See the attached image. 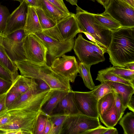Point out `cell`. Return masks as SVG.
Masks as SVG:
<instances>
[{"label": "cell", "instance_id": "obj_1", "mask_svg": "<svg viewBox=\"0 0 134 134\" xmlns=\"http://www.w3.org/2000/svg\"><path fill=\"white\" fill-rule=\"evenodd\" d=\"M107 53L113 66L124 68L134 62V27H121L111 32Z\"/></svg>", "mask_w": 134, "mask_h": 134}, {"label": "cell", "instance_id": "obj_2", "mask_svg": "<svg viewBox=\"0 0 134 134\" xmlns=\"http://www.w3.org/2000/svg\"><path fill=\"white\" fill-rule=\"evenodd\" d=\"M14 63L22 76L42 80L47 83L52 90L68 91L72 90L70 81L55 72L47 64L39 66L27 60L16 61Z\"/></svg>", "mask_w": 134, "mask_h": 134}, {"label": "cell", "instance_id": "obj_3", "mask_svg": "<svg viewBox=\"0 0 134 134\" xmlns=\"http://www.w3.org/2000/svg\"><path fill=\"white\" fill-rule=\"evenodd\" d=\"M77 6L75 15L81 33L86 32L92 36L100 47L107 53L111 39V31L99 24L95 19L93 13Z\"/></svg>", "mask_w": 134, "mask_h": 134}, {"label": "cell", "instance_id": "obj_4", "mask_svg": "<svg viewBox=\"0 0 134 134\" xmlns=\"http://www.w3.org/2000/svg\"><path fill=\"white\" fill-rule=\"evenodd\" d=\"M55 91L50 89L41 92L38 90L37 88H30L20 95L7 108V111L20 110L27 111L40 113L43 107Z\"/></svg>", "mask_w": 134, "mask_h": 134}, {"label": "cell", "instance_id": "obj_5", "mask_svg": "<svg viewBox=\"0 0 134 134\" xmlns=\"http://www.w3.org/2000/svg\"><path fill=\"white\" fill-rule=\"evenodd\" d=\"M42 32L57 41L64 42L71 40L81 33L75 14L70 13L57 22L53 27Z\"/></svg>", "mask_w": 134, "mask_h": 134}, {"label": "cell", "instance_id": "obj_6", "mask_svg": "<svg viewBox=\"0 0 134 134\" xmlns=\"http://www.w3.org/2000/svg\"><path fill=\"white\" fill-rule=\"evenodd\" d=\"M26 35L21 29L6 35L0 32V44L13 62L27 60L23 47V41Z\"/></svg>", "mask_w": 134, "mask_h": 134}, {"label": "cell", "instance_id": "obj_7", "mask_svg": "<svg viewBox=\"0 0 134 134\" xmlns=\"http://www.w3.org/2000/svg\"><path fill=\"white\" fill-rule=\"evenodd\" d=\"M8 111L10 115V120L7 124L0 127L3 130L21 129L35 134L36 124L40 113H35L20 110Z\"/></svg>", "mask_w": 134, "mask_h": 134}, {"label": "cell", "instance_id": "obj_8", "mask_svg": "<svg viewBox=\"0 0 134 134\" xmlns=\"http://www.w3.org/2000/svg\"><path fill=\"white\" fill-rule=\"evenodd\" d=\"M23 42L27 60L39 66L47 64V49L39 37L35 34H29L26 35Z\"/></svg>", "mask_w": 134, "mask_h": 134}, {"label": "cell", "instance_id": "obj_9", "mask_svg": "<svg viewBox=\"0 0 134 134\" xmlns=\"http://www.w3.org/2000/svg\"><path fill=\"white\" fill-rule=\"evenodd\" d=\"M100 125L99 118L81 114L69 115L64 123L60 134H83L85 131Z\"/></svg>", "mask_w": 134, "mask_h": 134}, {"label": "cell", "instance_id": "obj_10", "mask_svg": "<svg viewBox=\"0 0 134 134\" xmlns=\"http://www.w3.org/2000/svg\"><path fill=\"white\" fill-rule=\"evenodd\" d=\"M104 12L109 14L122 27H134V8L120 0H110Z\"/></svg>", "mask_w": 134, "mask_h": 134}, {"label": "cell", "instance_id": "obj_11", "mask_svg": "<svg viewBox=\"0 0 134 134\" xmlns=\"http://www.w3.org/2000/svg\"><path fill=\"white\" fill-rule=\"evenodd\" d=\"M73 49L80 62L87 65L91 66L105 60L104 56L93 51L90 41L85 39L81 34L75 41Z\"/></svg>", "mask_w": 134, "mask_h": 134}, {"label": "cell", "instance_id": "obj_12", "mask_svg": "<svg viewBox=\"0 0 134 134\" xmlns=\"http://www.w3.org/2000/svg\"><path fill=\"white\" fill-rule=\"evenodd\" d=\"M50 66L55 72L72 83L74 82L79 73V64L74 56L64 54L54 59Z\"/></svg>", "mask_w": 134, "mask_h": 134}, {"label": "cell", "instance_id": "obj_13", "mask_svg": "<svg viewBox=\"0 0 134 134\" xmlns=\"http://www.w3.org/2000/svg\"><path fill=\"white\" fill-rule=\"evenodd\" d=\"M41 40L47 49V54L54 59L61 57L73 48L75 40L73 38L64 42L59 41L47 35L42 31L35 33Z\"/></svg>", "mask_w": 134, "mask_h": 134}, {"label": "cell", "instance_id": "obj_14", "mask_svg": "<svg viewBox=\"0 0 134 134\" xmlns=\"http://www.w3.org/2000/svg\"><path fill=\"white\" fill-rule=\"evenodd\" d=\"M75 100L80 113L89 117L99 118L98 100L92 91H74Z\"/></svg>", "mask_w": 134, "mask_h": 134}, {"label": "cell", "instance_id": "obj_15", "mask_svg": "<svg viewBox=\"0 0 134 134\" xmlns=\"http://www.w3.org/2000/svg\"><path fill=\"white\" fill-rule=\"evenodd\" d=\"M28 5L24 0L10 14L7 20L3 33L8 35L18 30L24 29L25 24Z\"/></svg>", "mask_w": 134, "mask_h": 134}, {"label": "cell", "instance_id": "obj_16", "mask_svg": "<svg viewBox=\"0 0 134 134\" xmlns=\"http://www.w3.org/2000/svg\"><path fill=\"white\" fill-rule=\"evenodd\" d=\"M53 111L62 113L67 115L81 114L77 106L74 91L68 92L61 99Z\"/></svg>", "mask_w": 134, "mask_h": 134}, {"label": "cell", "instance_id": "obj_17", "mask_svg": "<svg viewBox=\"0 0 134 134\" xmlns=\"http://www.w3.org/2000/svg\"><path fill=\"white\" fill-rule=\"evenodd\" d=\"M103 81L110 86L113 92H115L121 95L123 110L125 111L130 99L134 93V87L122 83L108 81Z\"/></svg>", "mask_w": 134, "mask_h": 134}, {"label": "cell", "instance_id": "obj_18", "mask_svg": "<svg viewBox=\"0 0 134 134\" xmlns=\"http://www.w3.org/2000/svg\"><path fill=\"white\" fill-rule=\"evenodd\" d=\"M26 35L42 31L36 12V7L29 5L25 25L24 28Z\"/></svg>", "mask_w": 134, "mask_h": 134}, {"label": "cell", "instance_id": "obj_19", "mask_svg": "<svg viewBox=\"0 0 134 134\" xmlns=\"http://www.w3.org/2000/svg\"><path fill=\"white\" fill-rule=\"evenodd\" d=\"M38 7L41 8L48 16L57 23L69 14L64 13L47 0H38Z\"/></svg>", "mask_w": 134, "mask_h": 134}, {"label": "cell", "instance_id": "obj_20", "mask_svg": "<svg viewBox=\"0 0 134 134\" xmlns=\"http://www.w3.org/2000/svg\"><path fill=\"white\" fill-rule=\"evenodd\" d=\"M0 65L11 75L13 83L19 76L18 69L15 63L9 58L3 47L0 44Z\"/></svg>", "mask_w": 134, "mask_h": 134}, {"label": "cell", "instance_id": "obj_21", "mask_svg": "<svg viewBox=\"0 0 134 134\" xmlns=\"http://www.w3.org/2000/svg\"><path fill=\"white\" fill-rule=\"evenodd\" d=\"M95 19L100 25L112 32L122 27L120 24L108 13L93 14Z\"/></svg>", "mask_w": 134, "mask_h": 134}, {"label": "cell", "instance_id": "obj_22", "mask_svg": "<svg viewBox=\"0 0 134 134\" xmlns=\"http://www.w3.org/2000/svg\"><path fill=\"white\" fill-rule=\"evenodd\" d=\"M98 72L111 74L134 84V70L113 66L112 67L100 70Z\"/></svg>", "mask_w": 134, "mask_h": 134}, {"label": "cell", "instance_id": "obj_23", "mask_svg": "<svg viewBox=\"0 0 134 134\" xmlns=\"http://www.w3.org/2000/svg\"><path fill=\"white\" fill-rule=\"evenodd\" d=\"M69 91L61 90L55 91L44 106L42 111L48 115H50L53 114L54 110L61 99Z\"/></svg>", "mask_w": 134, "mask_h": 134}, {"label": "cell", "instance_id": "obj_24", "mask_svg": "<svg viewBox=\"0 0 134 134\" xmlns=\"http://www.w3.org/2000/svg\"><path fill=\"white\" fill-rule=\"evenodd\" d=\"M99 117L101 122L107 127H114L119 121L115 102L110 109L99 115Z\"/></svg>", "mask_w": 134, "mask_h": 134}, {"label": "cell", "instance_id": "obj_25", "mask_svg": "<svg viewBox=\"0 0 134 134\" xmlns=\"http://www.w3.org/2000/svg\"><path fill=\"white\" fill-rule=\"evenodd\" d=\"M14 85L20 96L30 88L37 87V84L34 79L21 75L18 76L15 81Z\"/></svg>", "mask_w": 134, "mask_h": 134}, {"label": "cell", "instance_id": "obj_26", "mask_svg": "<svg viewBox=\"0 0 134 134\" xmlns=\"http://www.w3.org/2000/svg\"><path fill=\"white\" fill-rule=\"evenodd\" d=\"M67 116L63 113L48 115L51 124V127L48 134H60Z\"/></svg>", "mask_w": 134, "mask_h": 134}, {"label": "cell", "instance_id": "obj_27", "mask_svg": "<svg viewBox=\"0 0 134 134\" xmlns=\"http://www.w3.org/2000/svg\"><path fill=\"white\" fill-rule=\"evenodd\" d=\"M91 67L80 62L79 64V73L85 86L90 90H92L95 86L90 73Z\"/></svg>", "mask_w": 134, "mask_h": 134}, {"label": "cell", "instance_id": "obj_28", "mask_svg": "<svg viewBox=\"0 0 134 134\" xmlns=\"http://www.w3.org/2000/svg\"><path fill=\"white\" fill-rule=\"evenodd\" d=\"M120 120L119 124L124 134H134V112H127Z\"/></svg>", "mask_w": 134, "mask_h": 134}, {"label": "cell", "instance_id": "obj_29", "mask_svg": "<svg viewBox=\"0 0 134 134\" xmlns=\"http://www.w3.org/2000/svg\"><path fill=\"white\" fill-rule=\"evenodd\" d=\"M114 102V97L113 93L107 94L98 100L97 108L99 115L110 109Z\"/></svg>", "mask_w": 134, "mask_h": 134}, {"label": "cell", "instance_id": "obj_30", "mask_svg": "<svg viewBox=\"0 0 134 134\" xmlns=\"http://www.w3.org/2000/svg\"><path fill=\"white\" fill-rule=\"evenodd\" d=\"M36 13L43 30L50 29L56 25L57 23L48 16L40 7H36Z\"/></svg>", "mask_w": 134, "mask_h": 134}, {"label": "cell", "instance_id": "obj_31", "mask_svg": "<svg viewBox=\"0 0 134 134\" xmlns=\"http://www.w3.org/2000/svg\"><path fill=\"white\" fill-rule=\"evenodd\" d=\"M96 80L100 82L103 81H108L122 83L134 87V83L131 82L109 73L98 72Z\"/></svg>", "mask_w": 134, "mask_h": 134}, {"label": "cell", "instance_id": "obj_32", "mask_svg": "<svg viewBox=\"0 0 134 134\" xmlns=\"http://www.w3.org/2000/svg\"><path fill=\"white\" fill-rule=\"evenodd\" d=\"M91 91L98 101L107 94L113 93V90L110 86L104 81L101 82L100 85L95 86Z\"/></svg>", "mask_w": 134, "mask_h": 134}, {"label": "cell", "instance_id": "obj_33", "mask_svg": "<svg viewBox=\"0 0 134 134\" xmlns=\"http://www.w3.org/2000/svg\"><path fill=\"white\" fill-rule=\"evenodd\" d=\"M48 116L42 110L41 112L37 121L35 134H44Z\"/></svg>", "mask_w": 134, "mask_h": 134}, {"label": "cell", "instance_id": "obj_34", "mask_svg": "<svg viewBox=\"0 0 134 134\" xmlns=\"http://www.w3.org/2000/svg\"><path fill=\"white\" fill-rule=\"evenodd\" d=\"M10 14L8 8L0 4V32H3Z\"/></svg>", "mask_w": 134, "mask_h": 134}, {"label": "cell", "instance_id": "obj_35", "mask_svg": "<svg viewBox=\"0 0 134 134\" xmlns=\"http://www.w3.org/2000/svg\"><path fill=\"white\" fill-rule=\"evenodd\" d=\"M11 87L7 92L5 99V105L7 109L13 104L18 98L20 96L15 86Z\"/></svg>", "mask_w": 134, "mask_h": 134}, {"label": "cell", "instance_id": "obj_36", "mask_svg": "<svg viewBox=\"0 0 134 134\" xmlns=\"http://www.w3.org/2000/svg\"><path fill=\"white\" fill-rule=\"evenodd\" d=\"M115 107L117 111L119 120L122 118L124 113L121 95L115 92H113Z\"/></svg>", "mask_w": 134, "mask_h": 134}, {"label": "cell", "instance_id": "obj_37", "mask_svg": "<svg viewBox=\"0 0 134 134\" xmlns=\"http://www.w3.org/2000/svg\"><path fill=\"white\" fill-rule=\"evenodd\" d=\"M13 84L12 81L0 77V96L7 92L12 87Z\"/></svg>", "mask_w": 134, "mask_h": 134}, {"label": "cell", "instance_id": "obj_38", "mask_svg": "<svg viewBox=\"0 0 134 134\" xmlns=\"http://www.w3.org/2000/svg\"><path fill=\"white\" fill-rule=\"evenodd\" d=\"M54 5L64 13L68 14L70 13L63 0H47Z\"/></svg>", "mask_w": 134, "mask_h": 134}, {"label": "cell", "instance_id": "obj_39", "mask_svg": "<svg viewBox=\"0 0 134 134\" xmlns=\"http://www.w3.org/2000/svg\"><path fill=\"white\" fill-rule=\"evenodd\" d=\"M15 82L10 88L5 93L0 96V115L7 111V109L5 105V99L7 94L9 91L14 85Z\"/></svg>", "mask_w": 134, "mask_h": 134}, {"label": "cell", "instance_id": "obj_40", "mask_svg": "<svg viewBox=\"0 0 134 134\" xmlns=\"http://www.w3.org/2000/svg\"><path fill=\"white\" fill-rule=\"evenodd\" d=\"M108 129L100 125L96 128L85 131L83 134H103Z\"/></svg>", "mask_w": 134, "mask_h": 134}, {"label": "cell", "instance_id": "obj_41", "mask_svg": "<svg viewBox=\"0 0 134 134\" xmlns=\"http://www.w3.org/2000/svg\"><path fill=\"white\" fill-rule=\"evenodd\" d=\"M34 80L37 84V88L38 91L43 92L51 89L49 85L44 81L40 80Z\"/></svg>", "mask_w": 134, "mask_h": 134}, {"label": "cell", "instance_id": "obj_42", "mask_svg": "<svg viewBox=\"0 0 134 134\" xmlns=\"http://www.w3.org/2000/svg\"><path fill=\"white\" fill-rule=\"evenodd\" d=\"M10 119V115L7 111L0 115V127L8 123Z\"/></svg>", "mask_w": 134, "mask_h": 134}, {"label": "cell", "instance_id": "obj_43", "mask_svg": "<svg viewBox=\"0 0 134 134\" xmlns=\"http://www.w3.org/2000/svg\"><path fill=\"white\" fill-rule=\"evenodd\" d=\"M0 77L6 80L11 81L13 82V78L11 74L0 65Z\"/></svg>", "mask_w": 134, "mask_h": 134}, {"label": "cell", "instance_id": "obj_44", "mask_svg": "<svg viewBox=\"0 0 134 134\" xmlns=\"http://www.w3.org/2000/svg\"><path fill=\"white\" fill-rule=\"evenodd\" d=\"M90 42L91 47L94 51L102 56H104V54L105 52L103 50L92 42L90 41Z\"/></svg>", "mask_w": 134, "mask_h": 134}, {"label": "cell", "instance_id": "obj_45", "mask_svg": "<svg viewBox=\"0 0 134 134\" xmlns=\"http://www.w3.org/2000/svg\"><path fill=\"white\" fill-rule=\"evenodd\" d=\"M127 108L129 109L134 112V97L132 96L127 105Z\"/></svg>", "mask_w": 134, "mask_h": 134}, {"label": "cell", "instance_id": "obj_46", "mask_svg": "<svg viewBox=\"0 0 134 134\" xmlns=\"http://www.w3.org/2000/svg\"><path fill=\"white\" fill-rule=\"evenodd\" d=\"M118 134V131L115 128L113 127L108 128L103 134Z\"/></svg>", "mask_w": 134, "mask_h": 134}, {"label": "cell", "instance_id": "obj_47", "mask_svg": "<svg viewBox=\"0 0 134 134\" xmlns=\"http://www.w3.org/2000/svg\"><path fill=\"white\" fill-rule=\"evenodd\" d=\"M51 127V124L48 116L44 134H48Z\"/></svg>", "mask_w": 134, "mask_h": 134}, {"label": "cell", "instance_id": "obj_48", "mask_svg": "<svg viewBox=\"0 0 134 134\" xmlns=\"http://www.w3.org/2000/svg\"><path fill=\"white\" fill-rule=\"evenodd\" d=\"M82 33H84L89 40L100 47L99 44L97 41L92 36L86 32H82Z\"/></svg>", "mask_w": 134, "mask_h": 134}, {"label": "cell", "instance_id": "obj_49", "mask_svg": "<svg viewBox=\"0 0 134 134\" xmlns=\"http://www.w3.org/2000/svg\"><path fill=\"white\" fill-rule=\"evenodd\" d=\"M28 5H30L34 7L38 6V0H24Z\"/></svg>", "mask_w": 134, "mask_h": 134}, {"label": "cell", "instance_id": "obj_50", "mask_svg": "<svg viewBox=\"0 0 134 134\" xmlns=\"http://www.w3.org/2000/svg\"><path fill=\"white\" fill-rule=\"evenodd\" d=\"M98 3L102 5L105 9L107 7L110 0H96Z\"/></svg>", "mask_w": 134, "mask_h": 134}, {"label": "cell", "instance_id": "obj_51", "mask_svg": "<svg viewBox=\"0 0 134 134\" xmlns=\"http://www.w3.org/2000/svg\"><path fill=\"white\" fill-rule=\"evenodd\" d=\"M124 68L129 70H134V62L126 64L125 65Z\"/></svg>", "mask_w": 134, "mask_h": 134}, {"label": "cell", "instance_id": "obj_52", "mask_svg": "<svg viewBox=\"0 0 134 134\" xmlns=\"http://www.w3.org/2000/svg\"><path fill=\"white\" fill-rule=\"evenodd\" d=\"M134 8V0H120Z\"/></svg>", "mask_w": 134, "mask_h": 134}, {"label": "cell", "instance_id": "obj_53", "mask_svg": "<svg viewBox=\"0 0 134 134\" xmlns=\"http://www.w3.org/2000/svg\"><path fill=\"white\" fill-rule=\"evenodd\" d=\"M72 5L77 6V0H65Z\"/></svg>", "mask_w": 134, "mask_h": 134}, {"label": "cell", "instance_id": "obj_54", "mask_svg": "<svg viewBox=\"0 0 134 134\" xmlns=\"http://www.w3.org/2000/svg\"><path fill=\"white\" fill-rule=\"evenodd\" d=\"M13 0L18 1L20 3H21L24 1V0Z\"/></svg>", "mask_w": 134, "mask_h": 134}]
</instances>
